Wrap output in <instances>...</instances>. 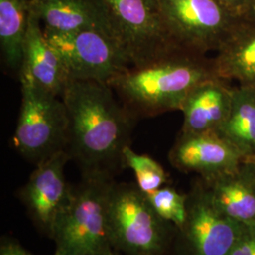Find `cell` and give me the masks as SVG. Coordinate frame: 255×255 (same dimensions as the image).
<instances>
[{
	"mask_svg": "<svg viewBox=\"0 0 255 255\" xmlns=\"http://www.w3.org/2000/svg\"><path fill=\"white\" fill-rule=\"evenodd\" d=\"M68 116L66 151L86 172L113 175L124 167L135 119L108 83L70 80L62 94Z\"/></svg>",
	"mask_w": 255,
	"mask_h": 255,
	"instance_id": "1",
	"label": "cell"
},
{
	"mask_svg": "<svg viewBox=\"0 0 255 255\" xmlns=\"http://www.w3.org/2000/svg\"><path fill=\"white\" fill-rule=\"evenodd\" d=\"M216 78L212 59L175 48L147 64L130 66L108 84L136 120L181 111L195 87Z\"/></svg>",
	"mask_w": 255,
	"mask_h": 255,
	"instance_id": "2",
	"label": "cell"
},
{
	"mask_svg": "<svg viewBox=\"0 0 255 255\" xmlns=\"http://www.w3.org/2000/svg\"><path fill=\"white\" fill-rule=\"evenodd\" d=\"M112 174L83 171L54 229L53 255H118L110 231Z\"/></svg>",
	"mask_w": 255,
	"mask_h": 255,
	"instance_id": "3",
	"label": "cell"
},
{
	"mask_svg": "<svg viewBox=\"0 0 255 255\" xmlns=\"http://www.w3.org/2000/svg\"><path fill=\"white\" fill-rule=\"evenodd\" d=\"M22 104L12 145L27 161L38 164L59 151L68 141V116L62 98L19 78Z\"/></svg>",
	"mask_w": 255,
	"mask_h": 255,
	"instance_id": "4",
	"label": "cell"
},
{
	"mask_svg": "<svg viewBox=\"0 0 255 255\" xmlns=\"http://www.w3.org/2000/svg\"><path fill=\"white\" fill-rule=\"evenodd\" d=\"M169 225L155 213L136 183H115L110 201V231L118 253L164 255Z\"/></svg>",
	"mask_w": 255,
	"mask_h": 255,
	"instance_id": "5",
	"label": "cell"
},
{
	"mask_svg": "<svg viewBox=\"0 0 255 255\" xmlns=\"http://www.w3.org/2000/svg\"><path fill=\"white\" fill-rule=\"evenodd\" d=\"M170 41L182 49L205 55L218 51L241 17L218 0H158Z\"/></svg>",
	"mask_w": 255,
	"mask_h": 255,
	"instance_id": "6",
	"label": "cell"
},
{
	"mask_svg": "<svg viewBox=\"0 0 255 255\" xmlns=\"http://www.w3.org/2000/svg\"><path fill=\"white\" fill-rule=\"evenodd\" d=\"M112 35L131 66L147 64L180 48L164 29L158 0H98Z\"/></svg>",
	"mask_w": 255,
	"mask_h": 255,
	"instance_id": "7",
	"label": "cell"
},
{
	"mask_svg": "<svg viewBox=\"0 0 255 255\" xmlns=\"http://www.w3.org/2000/svg\"><path fill=\"white\" fill-rule=\"evenodd\" d=\"M45 35L62 56L70 80L109 83L131 66L117 41L104 31Z\"/></svg>",
	"mask_w": 255,
	"mask_h": 255,
	"instance_id": "8",
	"label": "cell"
},
{
	"mask_svg": "<svg viewBox=\"0 0 255 255\" xmlns=\"http://www.w3.org/2000/svg\"><path fill=\"white\" fill-rule=\"evenodd\" d=\"M244 227L216 206L201 181L194 185L182 230L188 255H230Z\"/></svg>",
	"mask_w": 255,
	"mask_h": 255,
	"instance_id": "9",
	"label": "cell"
},
{
	"mask_svg": "<svg viewBox=\"0 0 255 255\" xmlns=\"http://www.w3.org/2000/svg\"><path fill=\"white\" fill-rule=\"evenodd\" d=\"M71 160L66 150L59 151L36 164L19 198L37 228L52 238L54 229L68 205L72 187L66 181L64 167Z\"/></svg>",
	"mask_w": 255,
	"mask_h": 255,
	"instance_id": "10",
	"label": "cell"
},
{
	"mask_svg": "<svg viewBox=\"0 0 255 255\" xmlns=\"http://www.w3.org/2000/svg\"><path fill=\"white\" fill-rule=\"evenodd\" d=\"M169 161L183 172L209 177L237 168L245 160L215 132L182 134L169 153Z\"/></svg>",
	"mask_w": 255,
	"mask_h": 255,
	"instance_id": "11",
	"label": "cell"
},
{
	"mask_svg": "<svg viewBox=\"0 0 255 255\" xmlns=\"http://www.w3.org/2000/svg\"><path fill=\"white\" fill-rule=\"evenodd\" d=\"M19 78H25L42 90L60 98L70 81L62 56L47 40L41 21L31 7Z\"/></svg>",
	"mask_w": 255,
	"mask_h": 255,
	"instance_id": "12",
	"label": "cell"
},
{
	"mask_svg": "<svg viewBox=\"0 0 255 255\" xmlns=\"http://www.w3.org/2000/svg\"><path fill=\"white\" fill-rule=\"evenodd\" d=\"M201 182L223 214L242 225H255V171L249 162L231 171L201 177Z\"/></svg>",
	"mask_w": 255,
	"mask_h": 255,
	"instance_id": "13",
	"label": "cell"
},
{
	"mask_svg": "<svg viewBox=\"0 0 255 255\" xmlns=\"http://www.w3.org/2000/svg\"><path fill=\"white\" fill-rule=\"evenodd\" d=\"M30 7L44 23L46 33L66 34L94 29L113 37L98 0H30Z\"/></svg>",
	"mask_w": 255,
	"mask_h": 255,
	"instance_id": "14",
	"label": "cell"
},
{
	"mask_svg": "<svg viewBox=\"0 0 255 255\" xmlns=\"http://www.w3.org/2000/svg\"><path fill=\"white\" fill-rule=\"evenodd\" d=\"M232 87L219 78L195 87L182 103V134L215 132L228 117Z\"/></svg>",
	"mask_w": 255,
	"mask_h": 255,
	"instance_id": "15",
	"label": "cell"
},
{
	"mask_svg": "<svg viewBox=\"0 0 255 255\" xmlns=\"http://www.w3.org/2000/svg\"><path fill=\"white\" fill-rule=\"evenodd\" d=\"M212 61L216 76L220 80L255 84V22L241 17Z\"/></svg>",
	"mask_w": 255,
	"mask_h": 255,
	"instance_id": "16",
	"label": "cell"
},
{
	"mask_svg": "<svg viewBox=\"0 0 255 255\" xmlns=\"http://www.w3.org/2000/svg\"><path fill=\"white\" fill-rule=\"evenodd\" d=\"M242 155L244 160L255 156V87L238 84L232 87L228 117L215 131Z\"/></svg>",
	"mask_w": 255,
	"mask_h": 255,
	"instance_id": "17",
	"label": "cell"
},
{
	"mask_svg": "<svg viewBox=\"0 0 255 255\" xmlns=\"http://www.w3.org/2000/svg\"><path fill=\"white\" fill-rule=\"evenodd\" d=\"M30 0H0V45L6 64L17 70L23 64Z\"/></svg>",
	"mask_w": 255,
	"mask_h": 255,
	"instance_id": "18",
	"label": "cell"
},
{
	"mask_svg": "<svg viewBox=\"0 0 255 255\" xmlns=\"http://www.w3.org/2000/svg\"><path fill=\"white\" fill-rule=\"evenodd\" d=\"M123 164L133 171L138 188L145 194L163 187L167 182V176L161 164L148 155L138 154L129 146L123 150Z\"/></svg>",
	"mask_w": 255,
	"mask_h": 255,
	"instance_id": "19",
	"label": "cell"
},
{
	"mask_svg": "<svg viewBox=\"0 0 255 255\" xmlns=\"http://www.w3.org/2000/svg\"><path fill=\"white\" fill-rule=\"evenodd\" d=\"M146 196L150 206L161 219L182 231L187 219L188 195L170 186H163Z\"/></svg>",
	"mask_w": 255,
	"mask_h": 255,
	"instance_id": "20",
	"label": "cell"
},
{
	"mask_svg": "<svg viewBox=\"0 0 255 255\" xmlns=\"http://www.w3.org/2000/svg\"><path fill=\"white\" fill-rule=\"evenodd\" d=\"M230 255H255V225L244 227Z\"/></svg>",
	"mask_w": 255,
	"mask_h": 255,
	"instance_id": "21",
	"label": "cell"
},
{
	"mask_svg": "<svg viewBox=\"0 0 255 255\" xmlns=\"http://www.w3.org/2000/svg\"><path fill=\"white\" fill-rule=\"evenodd\" d=\"M0 255H34L26 248L22 246L18 241L12 237H1L0 240Z\"/></svg>",
	"mask_w": 255,
	"mask_h": 255,
	"instance_id": "22",
	"label": "cell"
},
{
	"mask_svg": "<svg viewBox=\"0 0 255 255\" xmlns=\"http://www.w3.org/2000/svg\"><path fill=\"white\" fill-rule=\"evenodd\" d=\"M221 5L231 10L237 16H242L249 5L250 0H218Z\"/></svg>",
	"mask_w": 255,
	"mask_h": 255,
	"instance_id": "23",
	"label": "cell"
},
{
	"mask_svg": "<svg viewBox=\"0 0 255 255\" xmlns=\"http://www.w3.org/2000/svg\"><path fill=\"white\" fill-rule=\"evenodd\" d=\"M241 17L255 22V0H250L246 10Z\"/></svg>",
	"mask_w": 255,
	"mask_h": 255,
	"instance_id": "24",
	"label": "cell"
},
{
	"mask_svg": "<svg viewBox=\"0 0 255 255\" xmlns=\"http://www.w3.org/2000/svg\"><path fill=\"white\" fill-rule=\"evenodd\" d=\"M247 162H249L250 164H252V166L254 167V169H255V157H253V158H251V159H249V160H245Z\"/></svg>",
	"mask_w": 255,
	"mask_h": 255,
	"instance_id": "25",
	"label": "cell"
},
{
	"mask_svg": "<svg viewBox=\"0 0 255 255\" xmlns=\"http://www.w3.org/2000/svg\"><path fill=\"white\" fill-rule=\"evenodd\" d=\"M103 255V254H83V255Z\"/></svg>",
	"mask_w": 255,
	"mask_h": 255,
	"instance_id": "26",
	"label": "cell"
},
{
	"mask_svg": "<svg viewBox=\"0 0 255 255\" xmlns=\"http://www.w3.org/2000/svg\"><path fill=\"white\" fill-rule=\"evenodd\" d=\"M251 85H254V86H255V84H251Z\"/></svg>",
	"mask_w": 255,
	"mask_h": 255,
	"instance_id": "27",
	"label": "cell"
}]
</instances>
